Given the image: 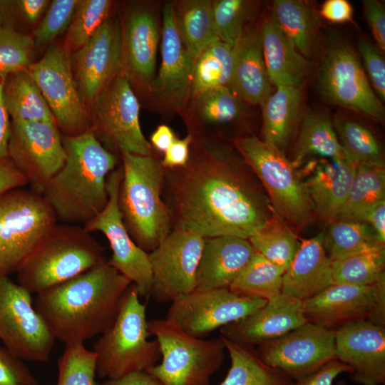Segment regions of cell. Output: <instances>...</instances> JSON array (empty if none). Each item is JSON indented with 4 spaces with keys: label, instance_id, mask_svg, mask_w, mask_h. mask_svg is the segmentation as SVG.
Instances as JSON below:
<instances>
[{
    "label": "cell",
    "instance_id": "cell-1",
    "mask_svg": "<svg viewBox=\"0 0 385 385\" xmlns=\"http://www.w3.org/2000/svg\"><path fill=\"white\" fill-rule=\"evenodd\" d=\"M178 214V228L204 238L249 240L269 222L274 211L233 161L212 153L186 178Z\"/></svg>",
    "mask_w": 385,
    "mask_h": 385
},
{
    "label": "cell",
    "instance_id": "cell-2",
    "mask_svg": "<svg viewBox=\"0 0 385 385\" xmlns=\"http://www.w3.org/2000/svg\"><path fill=\"white\" fill-rule=\"evenodd\" d=\"M131 284L106 261L37 294L34 306L56 340L83 343L112 326Z\"/></svg>",
    "mask_w": 385,
    "mask_h": 385
},
{
    "label": "cell",
    "instance_id": "cell-3",
    "mask_svg": "<svg viewBox=\"0 0 385 385\" xmlns=\"http://www.w3.org/2000/svg\"><path fill=\"white\" fill-rule=\"evenodd\" d=\"M62 140L65 163L46 183L41 195L57 220L84 226L107 205V178L114 170L116 158L91 129Z\"/></svg>",
    "mask_w": 385,
    "mask_h": 385
},
{
    "label": "cell",
    "instance_id": "cell-4",
    "mask_svg": "<svg viewBox=\"0 0 385 385\" xmlns=\"http://www.w3.org/2000/svg\"><path fill=\"white\" fill-rule=\"evenodd\" d=\"M103 247L83 226L56 224L17 270V283L39 294L105 262Z\"/></svg>",
    "mask_w": 385,
    "mask_h": 385
},
{
    "label": "cell",
    "instance_id": "cell-5",
    "mask_svg": "<svg viewBox=\"0 0 385 385\" xmlns=\"http://www.w3.org/2000/svg\"><path fill=\"white\" fill-rule=\"evenodd\" d=\"M119 206L134 242L153 251L169 234V217L160 198L162 168L151 155L121 153Z\"/></svg>",
    "mask_w": 385,
    "mask_h": 385
},
{
    "label": "cell",
    "instance_id": "cell-6",
    "mask_svg": "<svg viewBox=\"0 0 385 385\" xmlns=\"http://www.w3.org/2000/svg\"><path fill=\"white\" fill-rule=\"evenodd\" d=\"M146 305L133 284L125 291L112 326L93 344L96 373L115 379L135 371H147L161 359L156 339L150 340Z\"/></svg>",
    "mask_w": 385,
    "mask_h": 385
},
{
    "label": "cell",
    "instance_id": "cell-7",
    "mask_svg": "<svg viewBox=\"0 0 385 385\" xmlns=\"http://www.w3.org/2000/svg\"><path fill=\"white\" fill-rule=\"evenodd\" d=\"M155 337L161 362L146 371L163 385H210L211 376L222 366L225 346L221 337H193L167 319L148 321Z\"/></svg>",
    "mask_w": 385,
    "mask_h": 385
},
{
    "label": "cell",
    "instance_id": "cell-8",
    "mask_svg": "<svg viewBox=\"0 0 385 385\" xmlns=\"http://www.w3.org/2000/svg\"><path fill=\"white\" fill-rule=\"evenodd\" d=\"M236 147L263 184L274 212L292 225L308 224L313 203L297 168L284 153L257 137L240 138Z\"/></svg>",
    "mask_w": 385,
    "mask_h": 385
},
{
    "label": "cell",
    "instance_id": "cell-9",
    "mask_svg": "<svg viewBox=\"0 0 385 385\" xmlns=\"http://www.w3.org/2000/svg\"><path fill=\"white\" fill-rule=\"evenodd\" d=\"M56 224L42 195L22 188L0 195V277L16 273Z\"/></svg>",
    "mask_w": 385,
    "mask_h": 385
},
{
    "label": "cell",
    "instance_id": "cell-10",
    "mask_svg": "<svg viewBox=\"0 0 385 385\" xmlns=\"http://www.w3.org/2000/svg\"><path fill=\"white\" fill-rule=\"evenodd\" d=\"M317 85L324 98L367 116L384 120V108L373 90L354 49L342 38L330 36L317 71Z\"/></svg>",
    "mask_w": 385,
    "mask_h": 385
},
{
    "label": "cell",
    "instance_id": "cell-11",
    "mask_svg": "<svg viewBox=\"0 0 385 385\" xmlns=\"http://www.w3.org/2000/svg\"><path fill=\"white\" fill-rule=\"evenodd\" d=\"M88 108L90 129L107 150L150 155V145L140 125V106L123 72L104 88Z\"/></svg>",
    "mask_w": 385,
    "mask_h": 385
},
{
    "label": "cell",
    "instance_id": "cell-12",
    "mask_svg": "<svg viewBox=\"0 0 385 385\" xmlns=\"http://www.w3.org/2000/svg\"><path fill=\"white\" fill-rule=\"evenodd\" d=\"M26 71L38 87L65 136L77 135L90 129L88 108L74 78L71 53L63 45L51 46Z\"/></svg>",
    "mask_w": 385,
    "mask_h": 385
},
{
    "label": "cell",
    "instance_id": "cell-13",
    "mask_svg": "<svg viewBox=\"0 0 385 385\" xmlns=\"http://www.w3.org/2000/svg\"><path fill=\"white\" fill-rule=\"evenodd\" d=\"M0 340L21 360L46 362L56 339L36 312L31 293L0 277Z\"/></svg>",
    "mask_w": 385,
    "mask_h": 385
},
{
    "label": "cell",
    "instance_id": "cell-14",
    "mask_svg": "<svg viewBox=\"0 0 385 385\" xmlns=\"http://www.w3.org/2000/svg\"><path fill=\"white\" fill-rule=\"evenodd\" d=\"M267 302L229 288L195 289L170 302L166 319L186 333L203 339L215 329L247 317Z\"/></svg>",
    "mask_w": 385,
    "mask_h": 385
},
{
    "label": "cell",
    "instance_id": "cell-15",
    "mask_svg": "<svg viewBox=\"0 0 385 385\" xmlns=\"http://www.w3.org/2000/svg\"><path fill=\"white\" fill-rule=\"evenodd\" d=\"M121 179L122 169L108 175L107 205L83 227L90 233L101 232L106 236L112 250L108 264L135 285L140 298L148 300L153 284L149 254L134 242L123 222L119 206Z\"/></svg>",
    "mask_w": 385,
    "mask_h": 385
},
{
    "label": "cell",
    "instance_id": "cell-16",
    "mask_svg": "<svg viewBox=\"0 0 385 385\" xmlns=\"http://www.w3.org/2000/svg\"><path fill=\"white\" fill-rule=\"evenodd\" d=\"M8 157L26 176L31 190L41 195L66 157L56 123L11 120Z\"/></svg>",
    "mask_w": 385,
    "mask_h": 385
},
{
    "label": "cell",
    "instance_id": "cell-17",
    "mask_svg": "<svg viewBox=\"0 0 385 385\" xmlns=\"http://www.w3.org/2000/svg\"><path fill=\"white\" fill-rule=\"evenodd\" d=\"M302 307L308 322L333 330L357 321L385 326V278L365 286L332 284Z\"/></svg>",
    "mask_w": 385,
    "mask_h": 385
},
{
    "label": "cell",
    "instance_id": "cell-18",
    "mask_svg": "<svg viewBox=\"0 0 385 385\" xmlns=\"http://www.w3.org/2000/svg\"><path fill=\"white\" fill-rule=\"evenodd\" d=\"M205 238L178 228L149 254L153 284L150 297L157 303L171 302L195 289L196 273Z\"/></svg>",
    "mask_w": 385,
    "mask_h": 385
},
{
    "label": "cell",
    "instance_id": "cell-19",
    "mask_svg": "<svg viewBox=\"0 0 385 385\" xmlns=\"http://www.w3.org/2000/svg\"><path fill=\"white\" fill-rule=\"evenodd\" d=\"M256 353L265 364L296 380L336 359L334 330L307 322L259 346Z\"/></svg>",
    "mask_w": 385,
    "mask_h": 385
},
{
    "label": "cell",
    "instance_id": "cell-20",
    "mask_svg": "<svg viewBox=\"0 0 385 385\" xmlns=\"http://www.w3.org/2000/svg\"><path fill=\"white\" fill-rule=\"evenodd\" d=\"M74 78L87 106L120 73L123 66L122 27L109 16L81 48L71 54Z\"/></svg>",
    "mask_w": 385,
    "mask_h": 385
},
{
    "label": "cell",
    "instance_id": "cell-21",
    "mask_svg": "<svg viewBox=\"0 0 385 385\" xmlns=\"http://www.w3.org/2000/svg\"><path fill=\"white\" fill-rule=\"evenodd\" d=\"M336 359L351 368L361 385L385 381V326L369 321L344 324L334 330Z\"/></svg>",
    "mask_w": 385,
    "mask_h": 385
},
{
    "label": "cell",
    "instance_id": "cell-22",
    "mask_svg": "<svg viewBox=\"0 0 385 385\" xmlns=\"http://www.w3.org/2000/svg\"><path fill=\"white\" fill-rule=\"evenodd\" d=\"M302 302L281 293L247 317L220 329V337L252 349L306 324Z\"/></svg>",
    "mask_w": 385,
    "mask_h": 385
},
{
    "label": "cell",
    "instance_id": "cell-23",
    "mask_svg": "<svg viewBox=\"0 0 385 385\" xmlns=\"http://www.w3.org/2000/svg\"><path fill=\"white\" fill-rule=\"evenodd\" d=\"M195 61L178 32L173 3H168L163 12L161 64L150 82L153 91L170 106L182 108L191 96Z\"/></svg>",
    "mask_w": 385,
    "mask_h": 385
},
{
    "label": "cell",
    "instance_id": "cell-24",
    "mask_svg": "<svg viewBox=\"0 0 385 385\" xmlns=\"http://www.w3.org/2000/svg\"><path fill=\"white\" fill-rule=\"evenodd\" d=\"M356 165L346 158L325 159L309 163L304 180L314 210L329 222L335 220L350 191Z\"/></svg>",
    "mask_w": 385,
    "mask_h": 385
},
{
    "label": "cell",
    "instance_id": "cell-25",
    "mask_svg": "<svg viewBox=\"0 0 385 385\" xmlns=\"http://www.w3.org/2000/svg\"><path fill=\"white\" fill-rule=\"evenodd\" d=\"M255 253L247 239L232 236L205 238L195 289L229 288Z\"/></svg>",
    "mask_w": 385,
    "mask_h": 385
},
{
    "label": "cell",
    "instance_id": "cell-26",
    "mask_svg": "<svg viewBox=\"0 0 385 385\" xmlns=\"http://www.w3.org/2000/svg\"><path fill=\"white\" fill-rule=\"evenodd\" d=\"M233 69L228 87L241 100L262 106L272 94L262 52L260 28H247L232 48Z\"/></svg>",
    "mask_w": 385,
    "mask_h": 385
},
{
    "label": "cell",
    "instance_id": "cell-27",
    "mask_svg": "<svg viewBox=\"0 0 385 385\" xmlns=\"http://www.w3.org/2000/svg\"><path fill=\"white\" fill-rule=\"evenodd\" d=\"M332 284V260L324 245V234L303 240L282 277V293L302 302Z\"/></svg>",
    "mask_w": 385,
    "mask_h": 385
},
{
    "label": "cell",
    "instance_id": "cell-28",
    "mask_svg": "<svg viewBox=\"0 0 385 385\" xmlns=\"http://www.w3.org/2000/svg\"><path fill=\"white\" fill-rule=\"evenodd\" d=\"M158 43V26L151 11L139 9L128 14L122 28V69L128 79L152 81Z\"/></svg>",
    "mask_w": 385,
    "mask_h": 385
},
{
    "label": "cell",
    "instance_id": "cell-29",
    "mask_svg": "<svg viewBox=\"0 0 385 385\" xmlns=\"http://www.w3.org/2000/svg\"><path fill=\"white\" fill-rule=\"evenodd\" d=\"M264 61L272 84L302 88L310 64L270 14L260 26Z\"/></svg>",
    "mask_w": 385,
    "mask_h": 385
},
{
    "label": "cell",
    "instance_id": "cell-30",
    "mask_svg": "<svg viewBox=\"0 0 385 385\" xmlns=\"http://www.w3.org/2000/svg\"><path fill=\"white\" fill-rule=\"evenodd\" d=\"M302 89L277 87L262 108L264 141L284 152L299 124L302 113Z\"/></svg>",
    "mask_w": 385,
    "mask_h": 385
},
{
    "label": "cell",
    "instance_id": "cell-31",
    "mask_svg": "<svg viewBox=\"0 0 385 385\" xmlns=\"http://www.w3.org/2000/svg\"><path fill=\"white\" fill-rule=\"evenodd\" d=\"M271 14L297 50L310 57L319 28V15L313 5L304 0H276Z\"/></svg>",
    "mask_w": 385,
    "mask_h": 385
},
{
    "label": "cell",
    "instance_id": "cell-32",
    "mask_svg": "<svg viewBox=\"0 0 385 385\" xmlns=\"http://www.w3.org/2000/svg\"><path fill=\"white\" fill-rule=\"evenodd\" d=\"M313 155L333 160L346 158L330 118L317 111L302 115L292 162L297 168Z\"/></svg>",
    "mask_w": 385,
    "mask_h": 385
},
{
    "label": "cell",
    "instance_id": "cell-33",
    "mask_svg": "<svg viewBox=\"0 0 385 385\" xmlns=\"http://www.w3.org/2000/svg\"><path fill=\"white\" fill-rule=\"evenodd\" d=\"M3 97L11 120L55 122L41 91L26 71L5 77Z\"/></svg>",
    "mask_w": 385,
    "mask_h": 385
},
{
    "label": "cell",
    "instance_id": "cell-34",
    "mask_svg": "<svg viewBox=\"0 0 385 385\" xmlns=\"http://www.w3.org/2000/svg\"><path fill=\"white\" fill-rule=\"evenodd\" d=\"M174 17L181 39L196 60L215 40L212 1L187 0L173 4Z\"/></svg>",
    "mask_w": 385,
    "mask_h": 385
},
{
    "label": "cell",
    "instance_id": "cell-35",
    "mask_svg": "<svg viewBox=\"0 0 385 385\" xmlns=\"http://www.w3.org/2000/svg\"><path fill=\"white\" fill-rule=\"evenodd\" d=\"M230 359V367L219 385H287L279 371L265 364L252 349L220 337Z\"/></svg>",
    "mask_w": 385,
    "mask_h": 385
},
{
    "label": "cell",
    "instance_id": "cell-36",
    "mask_svg": "<svg viewBox=\"0 0 385 385\" xmlns=\"http://www.w3.org/2000/svg\"><path fill=\"white\" fill-rule=\"evenodd\" d=\"M384 245L332 260V284L371 285L385 278Z\"/></svg>",
    "mask_w": 385,
    "mask_h": 385
},
{
    "label": "cell",
    "instance_id": "cell-37",
    "mask_svg": "<svg viewBox=\"0 0 385 385\" xmlns=\"http://www.w3.org/2000/svg\"><path fill=\"white\" fill-rule=\"evenodd\" d=\"M334 128L346 158L354 165L384 168L381 145L373 133L363 124L337 117Z\"/></svg>",
    "mask_w": 385,
    "mask_h": 385
},
{
    "label": "cell",
    "instance_id": "cell-38",
    "mask_svg": "<svg viewBox=\"0 0 385 385\" xmlns=\"http://www.w3.org/2000/svg\"><path fill=\"white\" fill-rule=\"evenodd\" d=\"M383 200H385L384 168L356 165L350 191L337 219L362 222L366 213Z\"/></svg>",
    "mask_w": 385,
    "mask_h": 385
},
{
    "label": "cell",
    "instance_id": "cell-39",
    "mask_svg": "<svg viewBox=\"0 0 385 385\" xmlns=\"http://www.w3.org/2000/svg\"><path fill=\"white\" fill-rule=\"evenodd\" d=\"M233 52L219 39L212 41L196 59L191 96L205 91L228 86L233 69Z\"/></svg>",
    "mask_w": 385,
    "mask_h": 385
},
{
    "label": "cell",
    "instance_id": "cell-40",
    "mask_svg": "<svg viewBox=\"0 0 385 385\" xmlns=\"http://www.w3.org/2000/svg\"><path fill=\"white\" fill-rule=\"evenodd\" d=\"M284 272L255 251L229 289L239 294L268 301L282 293Z\"/></svg>",
    "mask_w": 385,
    "mask_h": 385
},
{
    "label": "cell",
    "instance_id": "cell-41",
    "mask_svg": "<svg viewBox=\"0 0 385 385\" xmlns=\"http://www.w3.org/2000/svg\"><path fill=\"white\" fill-rule=\"evenodd\" d=\"M274 215L249 241L257 252L285 272L299 243L284 221Z\"/></svg>",
    "mask_w": 385,
    "mask_h": 385
},
{
    "label": "cell",
    "instance_id": "cell-42",
    "mask_svg": "<svg viewBox=\"0 0 385 385\" xmlns=\"http://www.w3.org/2000/svg\"><path fill=\"white\" fill-rule=\"evenodd\" d=\"M379 244L381 243L368 224L356 220L337 219L330 222L324 235V248L332 260Z\"/></svg>",
    "mask_w": 385,
    "mask_h": 385
},
{
    "label": "cell",
    "instance_id": "cell-43",
    "mask_svg": "<svg viewBox=\"0 0 385 385\" xmlns=\"http://www.w3.org/2000/svg\"><path fill=\"white\" fill-rule=\"evenodd\" d=\"M257 2L248 0L212 1V19L216 37L233 48L255 14Z\"/></svg>",
    "mask_w": 385,
    "mask_h": 385
},
{
    "label": "cell",
    "instance_id": "cell-44",
    "mask_svg": "<svg viewBox=\"0 0 385 385\" xmlns=\"http://www.w3.org/2000/svg\"><path fill=\"white\" fill-rule=\"evenodd\" d=\"M111 6L109 0H78L67 29L65 48L73 53L88 42L109 17Z\"/></svg>",
    "mask_w": 385,
    "mask_h": 385
},
{
    "label": "cell",
    "instance_id": "cell-45",
    "mask_svg": "<svg viewBox=\"0 0 385 385\" xmlns=\"http://www.w3.org/2000/svg\"><path fill=\"white\" fill-rule=\"evenodd\" d=\"M96 354L83 343L65 345L58 361L57 385H98L95 380Z\"/></svg>",
    "mask_w": 385,
    "mask_h": 385
},
{
    "label": "cell",
    "instance_id": "cell-46",
    "mask_svg": "<svg viewBox=\"0 0 385 385\" xmlns=\"http://www.w3.org/2000/svg\"><path fill=\"white\" fill-rule=\"evenodd\" d=\"M193 98L196 112L208 123H227L244 111L242 101L227 86L205 91Z\"/></svg>",
    "mask_w": 385,
    "mask_h": 385
},
{
    "label": "cell",
    "instance_id": "cell-47",
    "mask_svg": "<svg viewBox=\"0 0 385 385\" xmlns=\"http://www.w3.org/2000/svg\"><path fill=\"white\" fill-rule=\"evenodd\" d=\"M36 48L32 36L14 29L12 25L0 27V76L24 71L33 63Z\"/></svg>",
    "mask_w": 385,
    "mask_h": 385
},
{
    "label": "cell",
    "instance_id": "cell-48",
    "mask_svg": "<svg viewBox=\"0 0 385 385\" xmlns=\"http://www.w3.org/2000/svg\"><path fill=\"white\" fill-rule=\"evenodd\" d=\"M78 0H54L49 4L45 16L33 34L36 48L48 45L68 28Z\"/></svg>",
    "mask_w": 385,
    "mask_h": 385
},
{
    "label": "cell",
    "instance_id": "cell-49",
    "mask_svg": "<svg viewBox=\"0 0 385 385\" xmlns=\"http://www.w3.org/2000/svg\"><path fill=\"white\" fill-rule=\"evenodd\" d=\"M359 51L364 62V70L371 83L376 96L385 99V62L380 50L364 38L357 43ZM368 78V79H369Z\"/></svg>",
    "mask_w": 385,
    "mask_h": 385
},
{
    "label": "cell",
    "instance_id": "cell-50",
    "mask_svg": "<svg viewBox=\"0 0 385 385\" xmlns=\"http://www.w3.org/2000/svg\"><path fill=\"white\" fill-rule=\"evenodd\" d=\"M38 384L29 369L5 346H0V385Z\"/></svg>",
    "mask_w": 385,
    "mask_h": 385
},
{
    "label": "cell",
    "instance_id": "cell-51",
    "mask_svg": "<svg viewBox=\"0 0 385 385\" xmlns=\"http://www.w3.org/2000/svg\"><path fill=\"white\" fill-rule=\"evenodd\" d=\"M351 373V368L337 359H334L323 366L294 382L287 385H333L335 379L341 374Z\"/></svg>",
    "mask_w": 385,
    "mask_h": 385
},
{
    "label": "cell",
    "instance_id": "cell-52",
    "mask_svg": "<svg viewBox=\"0 0 385 385\" xmlns=\"http://www.w3.org/2000/svg\"><path fill=\"white\" fill-rule=\"evenodd\" d=\"M363 8L366 21L381 52L385 51V10L378 0H364Z\"/></svg>",
    "mask_w": 385,
    "mask_h": 385
},
{
    "label": "cell",
    "instance_id": "cell-53",
    "mask_svg": "<svg viewBox=\"0 0 385 385\" xmlns=\"http://www.w3.org/2000/svg\"><path fill=\"white\" fill-rule=\"evenodd\" d=\"M29 184L26 176L9 157L0 160V195Z\"/></svg>",
    "mask_w": 385,
    "mask_h": 385
},
{
    "label": "cell",
    "instance_id": "cell-54",
    "mask_svg": "<svg viewBox=\"0 0 385 385\" xmlns=\"http://www.w3.org/2000/svg\"><path fill=\"white\" fill-rule=\"evenodd\" d=\"M319 15L332 23L351 21L353 8L346 0H327L320 9Z\"/></svg>",
    "mask_w": 385,
    "mask_h": 385
},
{
    "label": "cell",
    "instance_id": "cell-55",
    "mask_svg": "<svg viewBox=\"0 0 385 385\" xmlns=\"http://www.w3.org/2000/svg\"><path fill=\"white\" fill-rule=\"evenodd\" d=\"M191 141L190 135L183 139L175 138L165 152L162 165L168 168L185 165L188 160L189 145Z\"/></svg>",
    "mask_w": 385,
    "mask_h": 385
},
{
    "label": "cell",
    "instance_id": "cell-56",
    "mask_svg": "<svg viewBox=\"0 0 385 385\" xmlns=\"http://www.w3.org/2000/svg\"><path fill=\"white\" fill-rule=\"evenodd\" d=\"M362 222L369 224L378 241L385 242V200L375 204L364 216Z\"/></svg>",
    "mask_w": 385,
    "mask_h": 385
},
{
    "label": "cell",
    "instance_id": "cell-57",
    "mask_svg": "<svg viewBox=\"0 0 385 385\" xmlns=\"http://www.w3.org/2000/svg\"><path fill=\"white\" fill-rule=\"evenodd\" d=\"M5 77L0 76V160L8 157V147L11 133V118L3 97V84Z\"/></svg>",
    "mask_w": 385,
    "mask_h": 385
},
{
    "label": "cell",
    "instance_id": "cell-58",
    "mask_svg": "<svg viewBox=\"0 0 385 385\" xmlns=\"http://www.w3.org/2000/svg\"><path fill=\"white\" fill-rule=\"evenodd\" d=\"M13 3L24 19L30 24L36 23L50 4L47 0H20Z\"/></svg>",
    "mask_w": 385,
    "mask_h": 385
},
{
    "label": "cell",
    "instance_id": "cell-59",
    "mask_svg": "<svg viewBox=\"0 0 385 385\" xmlns=\"http://www.w3.org/2000/svg\"><path fill=\"white\" fill-rule=\"evenodd\" d=\"M98 385H163L146 371L129 373L118 378L107 379Z\"/></svg>",
    "mask_w": 385,
    "mask_h": 385
},
{
    "label": "cell",
    "instance_id": "cell-60",
    "mask_svg": "<svg viewBox=\"0 0 385 385\" xmlns=\"http://www.w3.org/2000/svg\"><path fill=\"white\" fill-rule=\"evenodd\" d=\"M175 139L173 131L165 125L158 126L150 137V141L153 146L159 151L164 153L171 145Z\"/></svg>",
    "mask_w": 385,
    "mask_h": 385
},
{
    "label": "cell",
    "instance_id": "cell-61",
    "mask_svg": "<svg viewBox=\"0 0 385 385\" xmlns=\"http://www.w3.org/2000/svg\"><path fill=\"white\" fill-rule=\"evenodd\" d=\"M9 9V1H0V27L4 25H12Z\"/></svg>",
    "mask_w": 385,
    "mask_h": 385
},
{
    "label": "cell",
    "instance_id": "cell-62",
    "mask_svg": "<svg viewBox=\"0 0 385 385\" xmlns=\"http://www.w3.org/2000/svg\"><path fill=\"white\" fill-rule=\"evenodd\" d=\"M337 385H347V384L344 381L340 380L337 383Z\"/></svg>",
    "mask_w": 385,
    "mask_h": 385
},
{
    "label": "cell",
    "instance_id": "cell-63",
    "mask_svg": "<svg viewBox=\"0 0 385 385\" xmlns=\"http://www.w3.org/2000/svg\"><path fill=\"white\" fill-rule=\"evenodd\" d=\"M36 385H38V384H36Z\"/></svg>",
    "mask_w": 385,
    "mask_h": 385
}]
</instances>
